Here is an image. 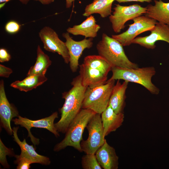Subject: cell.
Listing matches in <instances>:
<instances>
[{"mask_svg":"<svg viewBox=\"0 0 169 169\" xmlns=\"http://www.w3.org/2000/svg\"><path fill=\"white\" fill-rule=\"evenodd\" d=\"M71 84L72 88L62 93L65 102L60 109L61 118L54 124L57 131L62 133L66 132L71 121L82 109L87 88L82 84L79 75L73 79Z\"/></svg>","mask_w":169,"mask_h":169,"instance_id":"obj_1","label":"cell"},{"mask_svg":"<svg viewBox=\"0 0 169 169\" xmlns=\"http://www.w3.org/2000/svg\"><path fill=\"white\" fill-rule=\"evenodd\" d=\"M96 48L99 55L105 59L112 68L135 69L138 67L137 64L132 62L128 58L121 44L105 33H103L101 39L97 44Z\"/></svg>","mask_w":169,"mask_h":169,"instance_id":"obj_2","label":"cell"},{"mask_svg":"<svg viewBox=\"0 0 169 169\" xmlns=\"http://www.w3.org/2000/svg\"><path fill=\"white\" fill-rule=\"evenodd\" d=\"M96 113L90 109H81L69 124L64 138L55 146L54 151H59L70 146L79 152H82L80 142L83 140V133L89 121Z\"/></svg>","mask_w":169,"mask_h":169,"instance_id":"obj_3","label":"cell"},{"mask_svg":"<svg viewBox=\"0 0 169 169\" xmlns=\"http://www.w3.org/2000/svg\"><path fill=\"white\" fill-rule=\"evenodd\" d=\"M112 75L110 80L122 79L128 82L138 84L144 87L153 95H158L160 90L151 81L156 71L154 67L137 68L113 67Z\"/></svg>","mask_w":169,"mask_h":169,"instance_id":"obj_4","label":"cell"},{"mask_svg":"<svg viewBox=\"0 0 169 169\" xmlns=\"http://www.w3.org/2000/svg\"><path fill=\"white\" fill-rule=\"evenodd\" d=\"M115 80H107L104 84L93 88H87L82 109H89L101 114L107 107Z\"/></svg>","mask_w":169,"mask_h":169,"instance_id":"obj_5","label":"cell"},{"mask_svg":"<svg viewBox=\"0 0 169 169\" xmlns=\"http://www.w3.org/2000/svg\"><path fill=\"white\" fill-rule=\"evenodd\" d=\"M86 128L88 137L86 140L81 141V148L86 154H95L106 140L103 135L101 114L96 113L90 119Z\"/></svg>","mask_w":169,"mask_h":169,"instance_id":"obj_6","label":"cell"},{"mask_svg":"<svg viewBox=\"0 0 169 169\" xmlns=\"http://www.w3.org/2000/svg\"><path fill=\"white\" fill-rule=\"evenodd\" d=\"M112 14L109 16L112 27L115 33H120L125 27V24L128 21L145 14L146 8L135 4L128 6L115 4Z\"/></svg>","mask_w":169,"mask_h":169,"instance_id":"obj_7","label":"cell"},{"mask_svg":"<svg viewBox=\"0 0 169 169\" xmlns=\"http://www.w3.org/2000/svg\"><path fill=\"white\" fill-rule=\"evenodd\" d=\"M132 20L133 23L128 25L129 28L125 31L119 34L112 35V37L123 46L130 45L136 37L141 33L151 31L157 23L156 20L146 15L139 16Z\"/></svg>","mask_w":169,"mask_h":169,"instance_id":"obj_8","label":"cell"},{"mask_svg":"<svg viewBox=\"0 0 169 169\" xmlns=\"http://www.w3.org/2000/svg\"><path fill=\"white\" fill-rule=\"evenodd\" d=\"M38 35L46 50L57 53L62 56L65 63H69V56L65 43L59 39L54 29L49 26H45L39 31Z\"/></svg>","mask_w":169,"mask_h":169,"instance_id":"obj_9","label":"cell"},{"mask_svg":"<svg viewBox=\"0 0 169 169\" xmlns=\"http://www.w3.org/2000/svg\"><path fill=\"white\" fill-rule=\"evenodd\" d=\"M18 117L13 119L12 121L15 125H20L27 129L28 132V136L30 137L31 141L34 145L38 144L39 140L32 134L30 129L33 127L45 129L53 133L56 137L59 136L54 123L55 119L58 118L57 112L53 113L49 116L36 120H31L20 115Z\"/></svg>","mask_w":169,"mask_h":169,"instance_id":"obj_10","label":"cell"},{"mask_svg":"<svg viewBox=\"0 0 169 169\" xmlns=\"http://www.w3.org/2000/svg\"><path fill=\"white\" fill-rule=\"evenodd\" d=\"M68 32L63 33V37L65 39V42L69 56V64L72 72H76L79 68V60L83 51L86 49L91 48L93 45V38H85L79 41L73 39Z\"/></svg>","mask_w":169,"mask_h":169,"instance_id":"obj_11","label":"cell"},{"mask_svg":"<svg viewBox=\"0 0 169 169\" xmlns=\"http://www.w3.org/2000/svg\"><path fill=\"white\" fill-rule=\"evenodd\" d=\"M148 35L136 38L132 44H137L148 49H154L156 42L163 41L169 44V26L167 24L157 22Z\"/></svg>","mask_w":169,"mask_h":169,"instance_id":"obj_12","label":"cell"},{"mask_svg":"<svg viewBox=\"0 0 169 169\" xmlns=\"http://www.w3.org/2000/svg\"><path fill=\"white\" fill-rule=\"evenodd\" d=\"M19 116L18 112L13 105L9 103L5 94L4 82H0V118L2 126L10 135L13 134L11 121L14 117Z\"/></svg>","mask_w":169,"mask_h":169,"instance_id":"obj_13","label":"cell"},{"mask_svg":"<svg viewBox=\"0 0 169 169\" xmlns=\"http://www.w3.org/2000/svg\"><path fill=\"white\" fill-rule=\"evenodd\" d=\"M79 75L83 85L92 88L105 83L107 75L99 70L90 68L83 63L79 64Z\"/></svg>","mask_w":169,"mask_h":169,"instance_id":"obj_14","label":"cell"},{"mask_svg":"<svg viewBox=\"0 0 169 169\" xmlns=\"http://www.w3.org/2000/svg\"><path fill=\"white\" fill-rule=\"evenodd\" d=\"M100 166L104 169H117L119 157L115 149L105 140L104 144L95 153Z\"/></svg>","mask_w":169,"mask_h":169,"instance_id":"obj_15","label":"cell"},{"mask_svg":"<svg viewBox=\"0 0 169 169\" xmlns=\"http://www.w3.org/2000/svg\"><path fill=\"white\" fill-rule=\"evenodd\" d=\"M18 129V127H13V132L14 140L18 144L21 150L20 155L28 159L33 163H38L46 165H49L50 161L49 158L38 154L36 151L33 146L28 145L25 139L22 141H20L17 135Z\"/></svg>","mask_w":169,"mask_h":169,"instance_id":"obj_16","label":"cell"},{"mask_svg":"<svg viewBox=\"0 0 169 169\" xmlns=\"http://www.w3.org/2000/svg\"><path fill=\"white\" fill-rule=\"evenodd\" d=\"M101 115L104 137L115 131L122 125L124 120L123 113H115L109 105Z\"/></svg>","mask_w":169,"mask_h":169,"instance_id":"obj_17","label":"cell"},{"mask_svg":"<svg viewBox=\"0 0 169 169\" xmlns=\"http://www.w3.org/2000/svg\"><path fill=\"white\" fill-rule=\"evenodd\" d=\"M129 82L125 81L121 83L118 80L114 85L110 98L109 105L116 113H123L125 106V93Z\"/></svg>","mask_w":169,"mask_h":169,"instance_id":"obj_18","label":"cell"},{"mask_svg":"<svg viewBox=\"0 0 169 169\" xmlns=\"http://www.w3.org/2000/svg\"><path fill=\"white\" fill-rule=\"evenodd\" d=\"M100 28V26L96 23L94 17L90 15L80 24L69 27L67 31L74 35H81L86 38H93L97 36Z\"/></svg>","mask_w":169,"mask_h":169,"instance_id":"obj_19","label":"cell"},{"mask_svg":"<svg viewBox=\"0 0 169 169\" xmlns=\"http://www.w3.org/2000/svg\"><path fill=\"white\" fill-rule=\"evenodd\" d=\"M155 4H149L146 8V16L169 26V2L166 3L161 0H154Z\"/></svg>","mask_w":169,"mask_h":169,"instance_id":"obj_20","label":"cell"},{"mask_svg":"<svg viewBox=\"0 0 169 169\" xmlns=\"http://www.w3.org/2000/svg\"><path fill=\"white\" fill-rule=\"evenodd\" d=\"M115 0H94L87 5L83 15L89 17L94 13L99 14L103 18L110 16L112 12V4Z\"/></svg>","mask_w":169,"mask_h":169,"instance_id":"obj_21","label":"cell"},{"mask_svg":"<svg viewBox=\"0 0 169 169\" xmlns=\"http://www.w3.org/2000/svg\"><path fill=\"white\" fill-rule=\"evenodd\" d=\"M37 54L36 62L30 68L27 76L45 75L47 69L52 64L49 57L43 52L39 45L37 47Z\"/></svg>","mask_w":169,"mask_h":169,"instance_id":"obj_22","label":"cell"},{"mask_svg":"<svg viewBox=\"0 0 169 169\" xmlns=\"http://www.w3.org/2000/svg\"><path fill=\"white\" fill-rule=\"evenodd\" d=\"M45 75H34L27 76L22 80L16 81L10 86L21 91L27 92L36 88L47 80Z\"/></svg>","mask_w":169,"mask_h":169,"instance_id":"obj_23","label":"cell"},{"mask_svg":"<svg viewBox=\"0 0 169 169\" xmlns=\"http://www.w3.org/2000/svg\"><path fill=\"white\" fill-rule=\"evenodd\" d=\"M83 64L88 67L99 70L107 75L112 68L105 59L99 55L86 56Z\"/></svg>","mask_w":169,"mask_h":169,"instance_id":"obj_24","label":"cell"},{"mask_svg":"<svg viewBox=\"0 0 169 169\" xmlns=\"http://www.w3.org/2000/svg\"><path fill=\"white\" fill-rule=\"evenodd\" d=\"M81 165L84 169H102L95 154H86L81 159Z\"/></svg>","mask_w":169,"mask_h":169,"instance_id":"obj_25","label":"cell"},{"mask_svg":"<svg viewBox=\"0 0 169 169\" xmlns=\"http://www.w3.org/2000/svg\"><path fill=\"white\" fill-rule=\"evenodd\" d=\"M13 153L10 148L7 147L0 139V162L4 168H8L6 156H13Z\"/></svg>","mask_w":169,"mask_h":169,"instance_id":"obj_26","label":"cell"},{"mask_svg":"<svg viewBox=\"0 0 169 169\" xmlns=\"http://www.w3.org/2000/svg\"><path fill=\"white\" fill-rule=\"evenodd\" d=\"M16 158L15 163L17 164V169H28L30 167V165L33 163L28 159L20 155L15 156Z\"/></svg>","mask_w":169,"mask_h":169,"instance_id":"obj_27","label":"cell"},{"mask_svg":"<svg viewBox=\"0 0 169 169\" xmlns=\"http://www.w3.org/2000/svg\"><path fill=\"white\" fill-rule=\"evenodd\" d=\"M21 25L17 22L10 21L5 25V29L6 31L10 34H14L17 33L20 30Z\"/></svg>","mask_w":169,"mask_h":169,"instance_id":"obj_28","label":"cell"},{"mask_svg":"<svg viewBox=\"0 0 169 169\" xmlns=\"http://www.w3.org/2000/svg\"><path fill=\"white\" fill-rule=\"evenodd\" d=\"M11 59V56L7 49L4 48L0 49V62L3 63L9 61Z\"/></svg>","mask_w":169,"mask_h":169,"instance_id":"obj_29","label":"cell"},{"mask_svg":"<svg viewBox=\"0 0 169 169\" xmlns=\"http://www.w3.org/2000/svg\"><path fill=\"white\" fill-rule=\"evenodd\" d=\"M13 72L12 70L1 64H0V76L1 77L8 78Z\"/></svg>","mask_w":169,"mask_h":169,"instance_id":"obj_30","label":"cell"},{"mask_svg":"<svg viewBox=\"0 0 169 169\" xmlns=\"http://www.w3.org/2000/svg\"><path fill=\"white\" fill-rule=\"evenodd\" d=\"M119 3H125L131 2H136L143 3L146 2L147 3H150L152 2V0H115Z\"/></svg>","mask_w":169,"mask_h":169,"instance_id":"obj_31","label":"cell"},{"mask_svg":"<svg viewBox=\"0 0 169 169\" xmlns=\"http://www.w3.org/2000/svg\"><path fill=\"white\" fill-rule=\"evenodd\" d=\"M38 1L44 5L49 4L53 2L54 0H34Z\"/></svg>","mask_w":169,"mask_h":169,"instance_id":"obj_32","label":"cell"},{"mask_svg":"<svg viewBox=\"0 0 169 169\" xmlns=\"http://www.w3.org/2000/svg\"><path fill=\"white\" fill-rule=\"evenodd\" d=\"M11 0H0V3H7ZM22 4H28L30 0H18Z\"/></svg>","mask_w":169,"mask_h":169,"instance_id":"obj_33","label":"cell"},{"mask_svg":"<svg viewBox=\"0 0 169 169\" xmlns=\"http://www.w3.org/2000/svg\"><path fill=\"white\" fill-rule=\"evenodd\" d=\"M75 0H66V7L67 8H70L72 5L73 2Z\"/></svg>","mask_w":169,"mask_h":169,"instance_id":"obj_34","label":"cell"},{"mask_svg":"<svg viewBox=\"0 0 169 169\" xmlns=\"http://www.w3.org/2000/svg\"><path fill=\"white\" fill-rule=\"evenodd\" d=\"M5 3H1L0 5V8H2L4 6V5L5 4Z\"/></svg>","mask_w":169,"mask_h":169,"instance_id":"obj_35","label":"cell"}]
</instances>
